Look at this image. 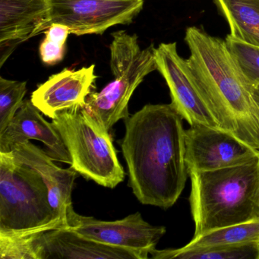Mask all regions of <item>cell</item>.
Here are the masks:
<instances>
[{"label":"cell","mask_w":259,"mask_h":259,"mask_svg":"<svg viewBox=\"0 0 259 259\" xmlns=\"http://www.w3.org/2000/svg\"><path fill=\"white\" fill-rule=\"evenodd\" d=\"M187 61L198 92L223 130L259 153V110L225 40L188 28Z\"/></svg>","instance_id":"obj_2"},{"label":"cell","mask_w":259,"mask_h":259,"mask_svg":"<svg viewBox=\"0 0 259 259\" xmlns=\"http://www.w3.org/2000/svg\"><path fill=\"white\" fill-rule=\"evenodd\" d=\"M232 37L259 48V0H213Z\"/></svg>","instance_id":"obj_16"},{"label":"cell","mask_w":259,"mask_h":259,"mask_svg":"<svg viewBox=\"0 0 259 259\" xmlns=\"http://www.w3.org/2000/svg\"><path fill=\"white\" fill-rule=\"evenodd\" d=\"M52 122L72 159L71 166L97 184L114 189L125 179L109 131L84 109L57 114Z\"/></svg>","instance_id":"obj_6"},{"label":"cell","mask_w":259,"mask_h":259,"mask_svg":"<svg viewBox=\"0 0 259 259\" xmlns=\"http://www.w3.org/2000/svg\"><path fill=\"white\" fill-rule=\"evenodd\" d=\"M97 78L95 65L78 70L63 69L37 87L31 102L51 119L62 112L84 108Z\"/></svg>","instance_id":"obj_12"},{"label":"cell","mask_w":259,"mask_h":259,"mask_svg":"<svg viewBox=\"0 0 259 259\" xmlns=\"http://www.w3.org/2000/svg\"><path fill=\"white\" fill-rule=\"evenodd\" d=\"M154 56L157 70L170 92L171 103L183 119L190 125L200 124L222 130L198 92L187 60L178 54L177 43L160 44Z\"/></svg>","instance_id":"obj_10"},{"label":"cell","mask_w":259,"mask_h":259,"mask_svg":"<svg viewBox=\"0 0 259 259\" xmlns=\"http://www.w3.org/2000/svg\"><path fill=\"white\" fill-rule=\"evenodd\" d=\"M10 153L18 161L40 174L48 187L51 207L63 227L67 228L68 213L73 208L72 189L79 174L72 166L63 169L57 166L46 151L30 142L16 145Z\"/></svg>","instance_id":"obj_15"},{"label":"cell","mask_w":259,"mask_h":259,"mask_svg":"<svg viewBox=\"0 0 259 259\" xmlns=\"http://www.w3.org/2000/svg\"><path fill=\"white\" fill-rule=\"evenodd\" d=\"M65 228L50 204L40 174L0 152V236H29Z\"/></svg>","instance_id":"obj_4"},{"label":"cell","mask_w":259,"mask_h":259,"mask_svg":"<svg viewBox=\"0 0 259 259\" xmlns=\"http://www.w3.org/2000/svg\"><path fill=\"white\" fill-rule=\"evenodd\" d=\"M252 96L259 110V85L256 86L252 89Z\"/></svg>","instance_id":"obj_22"},{"label":"cell","mask_w":259,"mask_h":259,"mask_svg":"<svg viewBox=\"0 0 259 259\" xmlns=\"http://www.w3.org/2000/svg\"><path fill=\"white\" fill-rule=\"evenodd\" d=\"M259 241V221L236 224L212 230L194 237L185 248L235 245Z\"/></svg>","instance_id":"obj_18"},{"label":"cell","mask_w":259,"mask_h":259,"mask_svg":"<svg viewBox=\"0 0 259 259\" xmlns=\"http://www.w3.org/2000/svg\"><path fill=\"white\" fill-rule=\"evenodd\" d=\"M66 45L45 37L39 48L40 59L45 64L54 66L64 58Z\"/></svg>","instance_id":"obj_21"},{"label":"cell","mask_w":259,"mask_h":259,"mask_svg":"<svg viewBox=\"0 0 259 259\" xmlns=\"http://www.w3.org/2000/svg\"><path fill=\"white\" fill-rule=\"evenodd\" d=\"M67 221L68 229L87 239L147 256L166 233L164 227L146 222L140 212L118 221H106L82 216L72 208L68 213Z\"/></svg>","instance_id":"obj_8"},{"label":"cell","mask_w":259,"mask_h":259,"mask_svg":"<svg viewBox=\"0 0 259 259\" xmlns=\"http://www.w3.org/2000/svg\"><path fill=\"white\" fill-rule=\"evenodd\" d=\"M189 175L194 237L259 221V154L239 164Z\"/></svg>","instance_id":"obj_3"},{"label":"cell","mask_w":259,"mask_h":259,"mask_svg":"<svg viewBox=\"0 0 259 259\" xmlns=\"http://www.w3.org/2000/svg\"><path fill=\"white\" fill-rule=\"evenodd\" d=\"M34 259H146L138 251L106 245L87 239L68 228L31 235Z\"/></svg>","instance_id":"obj_13"},{"label":"cell","mask_w":259,"mask_h":259,"mask_svg":"<svg viewBox=\"0 0 259 259\" xmlns=\"http://www.w3.org/2000/svg\"><path fill=\"white\" fill-rule=\"evenodd\" d=\"M51 25H66L76 36L101 34L130 25L142 12L144 0H51Z\"/></svg>","instance_id":"obj_7"},{"label":"cell","mask_w":259,"mask_h":259,"mask_svg":"<svg viewBox=\"0 0 259 259\" xmlns=\"http://www.w3.org/2000/svg\"><path fill=\"white\" fill-rule=\"evenodd\" d=\"M26 92V81L0 77V133L8 126L23 104Z\"/></svg>","instance_id":"obj_19"},{"label":"cell","mask_w":259,"mask_h":259,"mask_svg":"<svg viewBox=\"0 0 259 259\" xmlns=\"http://www.w3.org/2000/svg\"><path fill=\"white\" fill-rule=\"evenodd\" d=\"M185 145L188 172L234 166L259 154L232 133L200 124L186 130Z\"/></svg>","instance_id":"obj_9"},{"label":"cell","mask_w":259,"mask_h":259,"mask_svg":"<svg viewBox=\"0 0 259 259\" xmlns=\"http://www.w3.org/2000/svg\"><path fill=\"white\" fill-rule=\"evenodd\" d=\"M183 116L171 103L147 104L125 119L120 143L130 186L142 204L172 207L189 172Z\"/></svg>","instance_id":"obj_1"},{"label":"cell","mask_w":259,"mask_h":259,"mask_svg":"<svg viewBox=\"0 0 259 259\" xmlns=\"http://www.w3.org/2000/svg\"><path fill=\"white\" fill-rule=\"evenodd\" d=\"M51 0H0V67L19 45L51 26Z\"/></svg>","instance_id":"obj_11"},{"label":"cell","mask_w":259,"mask_h":259,"mask_svg":"<svg viewBox=\"0 0 259 259\" xmlns=\"http://www.w3.org/2000/svg\"><path fill=\"white\" fill-rule=\"evenodd\" d=\"M40 113L31 100H25L8 126L0 133V152H11L16 145L30 140L39 141L46 145V152L54 161L72 164L60 133Z\"/></svg>","instance_id":"obj_14"},{"label":"cell","mask_w":259,"mask_h":259,"mask_svg":"<svg viewBox=\"0 0 259 259\" xmlns=\"http://www.w3.org/2000/svg\"><path fill=\"white\" fill-rule=\"evenodd\" d=\"M154 259H259V241L217 245V246L185 248L150 251Z\"/></svg>","instance_id":"obj_17"},{"label":"cell","mask_w":259,"mask_h":259,"mask_svg":"<svg viewBox=\"0 0 259 259\" xmlns=\"http://www.w3.org/2000/svg\"><path fill=\"white\" fill-rule=\"evenodd\" d=\"M225 41L251 89L259 85L258 47L245 43L230 34Z\"/></svg>","instance_id":"obj_20"},{"label":"cell","mask_w":259,"mask_h":259,"mask_svg":"<svg viewBox=\"0 0 259 259\" xmlns=\"http://www.w3.org/2000/svg\"><path fill=\"white\" fill-rule=\"evenodd\" d=\"M112 37L110 65L113 81L100 92L92 91L83 108L107 131L130 116L128 104L133 93L147 75L157 70L154 45L142 48L136 34L124 31L113 33Z\"/></svg>","instance_id":"obj_5"}]
</instances>
